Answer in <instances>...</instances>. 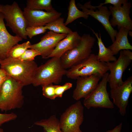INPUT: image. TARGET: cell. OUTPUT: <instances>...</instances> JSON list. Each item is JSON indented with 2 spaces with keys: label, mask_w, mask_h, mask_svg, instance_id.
<instances>
[{
  "label": "cell",
  "mask_w": 132,
  "mask_h": 132,
  "mask_svg": "<svg viewBox=\"0 0 132 132\" xmlns=\"http://www.w3.org/2000/svg\"><path fill=\"white\" fill-rule=\"evenodd\" d=\"M0 68L7 75L20 83L23 86L32 84L38 67L34 61H22L8 57L1 60Z\"/></svg>",
  "instance_id": "6da1fadb"
},
{
  "label": "cell",
  "mask_w": 132,
  "mask_h": 132,
  "mask_svg": "<svg viewBox=\"0 0 132 132\" xmlns=\"http://www.w3.org/2000/svg\"><path fill=\"white\" fill-rule=\"evenodd\" d=\"M38 66L32 84L35 87L60 83L67 70L61 65L60 57L54 56Z\"/></svg>",
  "instance_id": "7a4b0ae2"
},
{
  "label": "cell",
  "mask_w": 132,
  "mask_h": 132,
  "mask_svg": "<svg viewBox=\"0 0 132 132\" xmlns=\"http://www.w3.org/2000/svg\"><path fill=\"white\" fill-rule=\"evenodd\" d=\"M23 86L8 77L0 89V110L7 111L21 108L24 102Z\"/></svg>",
  "instance_id": "3957f363"
},
{
  "label": "cell",
  "mask_w": 132,
  "mask_h": 132,
  "mask_svg": "<svg viewBox=\"0 0 132 132\" xmlns=\"http://www.w3.org/2000/svg\"><path fill=\"white\" fill-rule=\"evenodd\" d=\"M95 41V38L90 34H83L77 46L66 51L60 57L63 67L66 69H69L89 57Z\"/></svg>",
  "instance_id": "277c9868"
},
{
  "label": "cell",
  "mask_w": 132,
  "mask_h": 132,
  "mask_svg": "<svg viewBox=\"0 0 132 132\" xmlns=\"http://www.w3.org/2000/svg\"><path fill=\"white\" fill-rule=\"evenodd\" d=\"M108 70L106 63L100 61L97 55L91 54L88 58L67 70L66 75L68 78L72 79L94 74L102 77Z\"/></svg>",
  "instance_id": "5b68a950"
},
{
  "label": "cell",
  "mask_w": 132,
  "mask_h": 132,
  "mask_svg": "<svg viewBox=\"0 0 132 132\" xmlns=\"http://www.w3.org/2000/svg\"><path fill=\"white\" fill-rule=\"evenodd\" d=\"M6 25L9 27L16 35L26 39V29L27 27L26 20L18 5L14 1L11 5H3L1 12Z\"/></svg>",
  "instance_id": "8992f818"
},
{
  "label": "cell",
  "mask_w": 132,
  "mask_h": 132,
  "mask_svg": "<svg viewBox=\"0 0 132 132\" xmlns=\"http://www.w3.org/2000/svg\"><path fill=\"white\" fill-rule=\"evenodd\" d=\"M84 107L78 101L67 108L61 115L59 125L61 132H82L80 128L84 120Z\"/></svg>",
  "instance_id": "52a82bcc"
},
{
  "label": "cell",
  "mask_w": 132,
  "mask_h": 132,
  "mask_svg": "<svg viewBox=\"0 0 132 132\" xmlns=\"http://www.w3.org/2000/svg\"><path fill=\"white\" fill-rule=\"evenodd\" d=\"M132 60V52L129 49L120 51L118 59L114 62L106 63L110 73L108 76V82L110 89L122 84L123 72L130 65Z\"/></svg>",
  "instance_id": "ba28073f"
},
{
  "label": "cell",
  "mask_w": 132,
  "mask_h": 132,
  "mask_svg": "<svg viewBox=\"0 0 132 132\" xmlns=\"http://www.w3.org/2000/svg\"><path fill=\"white\" fill-rule=\"evenodd\" d=\"M109 73L107 72L102 77V79L96 88L84 99L83 104L87 109L91 107L113 109L114 106L110 100L107 86Z\"/></svg>",
  "instance_id": "9c48e42d"
},
{
  "label": "cell",
  "mask_w": 132,
  "mask_h": 132,
  "mask_svg": "<svg viewBox=\"0 0 132 132\" xmlns=\"http://www.w3.org/2000/svg\"><path fill=\"white\" fill-rule=\"evenodd\" d=\"M77 6L83 11L100 22L108 33L112 43L114 42L118 31L110 24L109 20L111 14L106 6H93L91 4L90 1L85 3L83 5L78 3Z\"/></svg>",
  "instance_id": "30bf717a"
},
{
  "label": "cell",
  "mask_w": 132,
  "mask_h": 132,
  "mask_svg": "<svg viewBox=\"0 0 132 132\" xmlns=\"http://www.w3.org/2000/svg\"><path fill=\"white\" fill-rule=\"evenodd\" d=\"M110 92L113 104L118 108L120 114L122 116H124L129 99L132 92V76L128 77L121 85L110 89Z\"/></svg>",
  "instance_id": "8fae6325"
},
{
  "label": "cell",
  "mask_w": 132,
  "mask_h": 132,
  "mask_svg": "<svg viewBox=\"0 0 132 132\" xmlns=\"http://www.w3.org/2000/svg\"><path fill=\"white\" fill-rule=\"evenodd\" d=\"M131 7V3L128 2V1L120 7L109 6L112 16L109 21L112 27L117 26L119 30L122 27L129 31L132 30V21L130 16Z\"/></svg>",
  "instance_id": "7c38bea8"
},
{
  "label": "cell",
  "mask_w": 132,
  "mask_h": 132,
  "mask_svg": "<svg viewBox=\"0 0 132 132\" xmlns=\"http://www.w3.org/2000/svg\"><path fill=\"white\" fill-rule=\"evenodd\" d=\"M67 34L58 33L53 31L48 32L41 39L38 43L31 45L30 49L38 51L42 57L47 59L58 44L65 38Z\"/></svg>",
  "instance_id": "4fadbf2b"
},
{
  "label": "cell",
  "mask_w": 132,
  "mask_h": 132,
  "mask_svg": "<svg viewBox=\"0 0 132 132\" xmlns=\"http://www.w3.org/2000/svg\"><path fill=\"white\" fill-rule=\"evenodd\" d=\"M102 77L98 74L78 77L76 86L73 92V98L78 101L86 98L96 88Z\"/></svg>",
  "instance_id": "5bb4252c"
},
{
  "label": "cell",
  "mask_w": 132,
  "mask_h": 132,
  "mask_svg": "<svg viewBox=\"0 0 132 132\" xmlns=\"http://www.w3.org/2000/svg\"><path fill=\"white\" fill-rule=\"evenodd\" d=\"M27 27L44 26L60 17L62 13L57 11L50 12L42 10H32L25 7L23 11Z\"/></svg>",
  "instance_id": "9a60e30c"
},
{
  "label": "cell",
  "mask_w": 132,
  "mask_h": 132,
  "mask_svg": "<svg viewBox=\"0 0 132 132\" xmlns=\"http://www.w3.org/2000/svg\"><path fill=\"white\" fill-rule=\"evenodd\" d=\"M4 18L0 13V58L2 60L7 58L9 52L14 45L18 44L23 39L15 35L13 36L8 32L4 22Z\"/></svg>",
  "instance_id": "2e32d148"
},
{
  "label": "cell",
  "mask_w": 132,
  "mask_h": 132,
  "mask_svg": "<svg viewBox=\"0 0 132 132\" xmlns=\"http://www.w3.org/2000/svg\"><path fill=\"white\" fill-rule=\"evenodd\" d=\"M81 39V36L77 31L67 34L65 38L58 44L47 58L54 56L60 57L65 52L77 46L80 42Z\"/></svg>",
  "instance_id": "e0dca14e"
},
{
  "label": "cell",
  "mask_w": 132,
  "mask_h": 132,
  "mask_svg": "<svg viewBox=\"0 0 132 132\" xmlns=\"http://www.w3.org/2000/svg\"><path fill=\"white\" fill-rule=\"evenodd\" d=\"M129 31L122 27L119 29L114 41L108 47L112 51L114 55H116L121 50H132V46L129 43L128 38Z\"/></svg>",
  "instance_id": "ac0fdd59"
},
{
  "label": "cell",
  "mask_w": 132,
  "mask_h": 132,
  "mask_svg": "<svg viewBox=\"0 0 132 132\" xmlns=\"http://www.w3.org/2000/svg\"><path fill=\"white\" fill-rule=\"evenodd\" d=\"M96 37L97 43L99 47V51L97 56L100 62L107 63L110 61L114 62L117 59L110 49L106 47L102 41L101 35L99 31V36L98 33L95 32L92 29L90 28Z\"/></svg>",
  "instance_id": "d6986e66"
},
{
  "label": "cell",
  "mask_w": 132,
  "mask_h": 132,
  "mask_svg": "<svg viewBox=\"0 0 132 132\" xmlns=\"http://www.w3.org/2000/svg\"><path fill=\"white\" fill-rule=\"evenodd\" d=\"M37 126L43 127L46 132H61L59 125V120L55 115L49 118L42 119L34 123Z\"/></svg>",
  "instance_id": "ffe728a7"
},
{
  "label": "cell",
  "mask_w": 132,
  "mask_h": 132,
  "mask_svg": "<svg viewBox=\"0 0 132 132\" xmlns=\"http://www.w3.org/2000/svg\"><path fill=\"white\" fill-rule=\"evenodd\" d=\"M51 0H27L26 8L32 10H44L50 12H56L53 7Z\"/></svg>",
  "instance_id": "44dd1931"
},
{
  "label": "cell",
  "mask_w": 132,
  "mask_h": 132,
  "mask_svg": "<svg viewBox=\"0 0 132 132\" xmlns=\"http://www.w3.org/2000/svg\"><path fill=\"white\" fill-rule=\"evenodd\" d=\"M68 10L67 17L64 23L66 26L78 18L82 17L87 19L89 16L85 13L79 10L76 5L75 0H70Z\"/></svg>",
  "instance_id": "7402d4cb"
},
{
  "label": "cell",
  "mask_w": 132,
  "mask_h": 132,
  "mask_svg": "<svg viewBox=\"0 0 132 132\" xmlns=\"http://www.w3.org/2000/svg\"><path fill=\"white\" fill-rule=\"evenodd\" d=\"M64 20V18L60 17L44 26L47 30L58 33L68 34L72 33V31L65 25Z\"/></svg>",
  "instance_id": "603a6c76"
},
{
  "label": "cell",
  "mask_w": 132,
  "mask_h": 132,
  "mask_svg": "<svg viewBox=\"0 0 132 132\" xmlns=\"http://www.w3.org/2000/svg\"><path fill=\"white\" fill-rule=\"evenodd\" d=\"M31 45L30 42L28 41L22 44L14 45L10 50L8 57L18 59L27 50L30 48Z\"/></svg>",
  "instance_id": "cb8c5ba5"
},
{
  "label": "cell",
  "mask_w": 132,
  "mask_h": 132,
  "mask_svg": "<svg viewBox=\"0 0 132 132\" xmlns=\"http://www.w3.org/2000/svg\"><path fill=\"white\" fill-rule=\"evenodd\" d=\"M56 86L50 84L42 86L43 95L50 99H55L56 98L55 92Z\"/></svg>",
  "instance_id": "d4e9b609"
},
{
  "label": "cell",
  "mask_w": 132,
  "mask_h": 132,
  "mask_svg": "<svg viewBox=\"0 0 132 132\" xmlns=\"http://www.w3.org/2000/svg\"><path fill=\"white\" fill-rule=\"evenodd\" d=\"M47 30L44 26L27 27L26 29V35L31 39L35 36L44 33Z\"/></svg>",
  "instance_id": "484cf974"
},
{
  "label": "cell",
  "mask_w": 132,
  "mask_h": 132,
  "mask_svg": "<svg viewBox=\"0 0 132 132\" xmlns=\"http://www.w3.org/2000/svg\"><path fill=\"white\" fill-rule=\"evenodd\" d=\"M39 55H40V54L37 50L28 49L18 59L22 61H34L35 58Z\"/></svg>",
  "instance_id": "4316f807"
},
{
  "label": "cell",
  "mask_w": 132,
  "mask_h": 132,
  "mask_svg": "<svg viewBox=\"0 0 132 132\" xmlns=\"http://www.w3.org/2000/svg\"><path fill=\"white\" fill-rule=\"evenodd\" d=\"M72 86V84L70 82L66 83L62 86L56 85L55 90L56 97H62L64 92L71 88Z\"/></svg>",
  "instance_id": "83f0119b"
},
{
  "label": "cell",
  "mask_w": 132,
  "mask_h": 132,
  "mask_svg": "<svg viewBox=\"0 0 132 132\" xmlns=\"http://www.w3.org/2000/svg\"><path fill=\"white\" fill-rule=\"evenodd\" d=\"M17 118V115L13 113H0V127L6 122L15 120Z\"/></svg>",
  "instance_id": "f1b7e54d"
},
{
  "label": "cell",
  "mask_w": 132,
  "mask_h": 132,
  "mask_svg": "<svg viewBox=\"0 0 132 132\" xmlns=\"http://www.w3.org/2000/svg\"><path fill=\"white\" fill-rule=\"evenodd\" d=\"M8 75L5 71L3 69L0 68V89Z\"/></svg>",
  "instance_id": "f546056e"
},
{
  "label": "cell",
  "mask_w": 132,
  "mask_h": 132,
  "mask_svg": "<svg viewBox=\"0 0 132 132\" xmlns=\"http://www.w3.org/2000/svg\"><path fill=\"white\" fill-rule=\"evenodd\" d=\"M122 126V123H121L112 129L107 131L105 132H121Z\"/></svg>",
  "instance_id": "4dcf8cb0"
},
{
  "label": "cell",
  "mask_w": 132,
  "mask_h": 132,
  "mask_svg": "<svg viewBox=\"0 0 132 132\" xmlns=\"http://www.w3.org/2000/svg\"><path fill=\"white\" fill-rule=\"evenodd\" d=\"M3 6V5L0 4V13L2 12Z\"/></svg>",
  "instance_id": "1f68e13d"
},
{
  "label": "cell",
  "mask_w": 132,
  "mask_h": 132,
  "mask_svg": "<svg viewBox=\"0 0 132 132\" xmlns=\"http://www.w3.org/2000/svg\"><path fill=\"white\" fill-rule=\"evenodd\" d=\"M128 34L131 37H132V32L131 31H130L129 32Z\"/></svg>",
  "instance_id": "d6a6232c"
},
{
  "label": "cell",
  "mask_w": 132,
  "mask_h": 132,
  "mask_svg": "<svg viewBox=\"0 0 132 132\" xmlns=\"http://www.w3.org/2000/svg\"><path fill=\"white\" fill-rule=\"evenodd\" d=\"M0 132H4L3 129L0 128Z\"/></svg>",
  "instance_id": "836d02e7"
},
{
  "label": "cell",
  "mask_w": 132,
  "mask_h": 132,
  "mask_svg": "<svg viewBox=\"0 0 132 132\" xmlns=\"http://www.w3.org/2000/svg\"><path fill=\"white\" fill-rule=\"evenodd\" d=\"M1 60H1L0 58V63L1 62Z\"/></svg>",
  "instance_id": "e575fe53"
},
{
  "label": "cell",
  "mask_w": 132,
  "mask_h": 132,
  "mask_svg": "<svg viewBox=\"0 0 132 132\" xmlns=\"http://www.w3.org/2000/svg\"><path fill=\"white\" fill-rule=\"evenodd\" d=\"M46 132L44 131V132Z\"/></svg>",
  "instance_id": "d590c367"
}]
</instances>
